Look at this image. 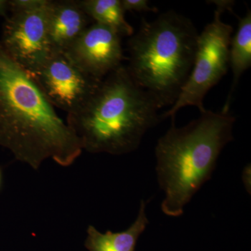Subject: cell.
<instances>
[{
	"label": "cell",
	"instance_id": "2e32d148",
	"mask_svg": "<svg viewBox=\"0 0 251 251\" xmlns=\"http://www.w3.org/2000/svg\"><path fill=\"white\" fill-rule=\"evenodd\" d=\"M9 15V0H0V16L6 18Z\"/></svg>",
	"mask_w": 251,
	"mask_h": 251
},
{
	"label": "cell",
	"instance_id": "8fae6325",
	"mask_svg": "<svg viewBox=\"0 0 251 251\" xmlns=\"http://www.w3.org/2000/svg\"><path fill=\"white\" fill-rule=\"evenodd\" d=\"M229 67L232 69L233 78L227 100L222 112H229L232 97L239 79L251 66V12L247 11L242 18H239V25L235 35L231 39L229 50Z\"/></svg>",
	"mask_w": 251,
	"mask_h": 251
},
{
	"label": "cell",
	"instance_id": "9c48e42d",
	"mask_svg": "<svg viewBox=\"0 0 251 251\" xmlns=\"http://www.w3.org/2000/svg\"><path fill=\"white\" fill-rule=\"evenodd\" d=\"M90 25L78 0H50L47 31L51 52H65Z\"/></svg>",
	"mask_w": 251,
	"mask_h": 251
},
{
	"label": "cell",
	"instance_id": "3957f363",
	"mask_svg": "<svg viewBox=\"0 0 251 251\" xmlns=\"http://www.w3.org/2000/svg\"><path fill=\"white\" fill-rule=\"evenodd\" d=\"M160 138L155 148L158 184L165 198L162 211L171 217L184 207L210 179L223 149L233 140L236 118L229 112L206 110L184 126L175 125Z\"/></svg>",
	"mask_w": 251,
	"mask_h": 251
},
{
	"label": "cell",
	"instance_id": "5bb4252c",
	"mask_svg": "<svg viewBox=\"0 0 251 251\" xmlns=\"http://www.w3.org/2000/svg\"><path fill=\"white\" fill-rule=\"evenodd\" d=\"M121 4L125 13L126 11L154 13L158 11L156 7H152L149 5L148 0H121Z\"/></svg>",
	"mask_w": 251,
	"mask_h": 251
},
{
	"label": "cell",
	"instance_id": "30bf717a",
	"mask_svg": "<svg viewBox=\"0 0 251 251\" xmlns=\"http://www.w3.org/2000/svg\"><path fill=\"white\" fill-rule=\"evenodd\" d=\"M146 203L140 201L139 211L134 223L125 231L101 233L93 226H89L85 247L89 251H135L138 238L149 224Z\"/></svg>",
	"mask_w": 251,
	"mask_h": 251
},
{
	"label": "cell",
	"instance_id": "52a82bcc",
	"mask_svg": "<svg viewBox=\"0 0 251 251\" xmlns=\"http://www.w3.org/2000/svg\"><path fill=\"white\" fill-rule=\"evenodd\" d=\"M50 2L41 9L11 14L3 23L0 42L10 57L29 74L52 53L47 31Z\"/></svg>",
	"mask_w": 251,
	"mask_h": 251
},
{
	"label": "cell",
	"instance_id": "e0dca14e",
	"mask_svg": "<svg viewBox=\"0 0 251 251\" xmlns=\"http://www.w3.org/2000/svg\"><path fill=\"white\" fill-rule=\"evenodd\" d=\"M1 184H2V171L0 168V189H1Z\"/></svg>",
	"mask_w": 251,
	"mask_h": 251
},
{
	"label": "cell",
	"instance_id": "7c38bea8",
	"mask_svg": "<svg viewBox=\"0 0 251 251\" xmlns=\"http://www.w3.org/2000/svg\"><path fill=\"white\" fill-rule=\"evenodd\" d=\"M82 10L91 21L112 29L120 37H130L133 27L125 18L121 0H78Z\"/></svg>",
	"mask_w": 251,
	"mask_h": 251
},
{
	"label": "cell",
	"instance_id": "4fadbf2b",
	"mask_svg": "<svg viewBox=\"0 0 251 251\" xmlns=\"http://www.w3.org/2000/svg\"><path fill=\"white\" fill-rule=\"evenodd\" d=\"M50 0H9L10 14L26 12L45 7Z\"/></svg>",
	"mask_w": 251,
	"mask_h": 251
},
{
	"label": "cell",
	"instance_id": "ba28073f",
	"mask_svg": "<svg viewBox=\"0 0 251 251\" xmlns=\"http://www.w3.org/2000/svg\"><path fill=\"white\" fill-rule=\"evenodd\" d=\"M66 55L80 70L98 81L122 66V38L108 27L92 23L68 49Z\"/></svg>",
	"mask_w": 251,
	"mask_h": 251
},
{
	"label": "cell",
	"instance_id": "277c9868",
	"mask_svg": "<svg viewBox=\"0 0 251 251\" xmlns=\"http://www.w3.org/2000/svg\"><path fill=\"white\" fill-rule=\"evenodd\" d=\"M199 33L191 20L174 11L154 21L142 18L128 41V73L161 108L173 106L189 78Z\"/></svg>",
	"mask_w": 251,
	"mask_h": 251
},
{
	"label": "cell",
	"instance_id": "9a60e30c",
	"mask_svg": "<svg viewBox=\"0 0 251 251\" xmlns=\"http://www.w3.org/2000/svg\"><path fill=\"white\" fill-rule=\"evenodd\" d=\"M243 182L245 185V187L247 189L248 192L251 193V166H248L244 168V171H243L242 175Z\"/></svg>",
	"mask_w": 251,
	"mask_h": 251
},
{
	"label": "cell",
	"instance_id": "8992f818",
	"mask_svg": "<svg viewBox=\"0 0 251 251\" xmlns=\"http://www.w3.org/2000/svg\"><path fill=\"white\" fill-rule=\"evenodd\" d=\"M29 75L52 106L67 115L80 110L102 81L89 76L61 52H52Z\"/></svg>",
	"mask_w": 251,
	"mask_h": 251
},
{
	"label": "cell",
	"instance_id": "6da1fadb",
	"mask_svg": "<svg viewBox=\"0 0 251 251\" xmlns=\"http://www.w3.org/2000/svg\"><path fill=\"white\" fill-rule=\"evenodd\" d=\"M0 146L35 171L50 158L72 166L83 151L77 135L1 42Z\"/></svg>",
	"mask_w": 251,
	"mask_h": 251
},
{
	"label": "cell",
	"instance_id": "5b68a950",
	"mask_svg": "<svg viewBox=\"0 0 251 251\" xmlns=\"http://www.w3.org/2000/svg\"><path fill=\"white\" fill-rule=\"evenodd\" d=\"M216 4L214 19L206 25L198 36L197 50L192 72L171 109L161 115L162 120L176 117V112L186 106H195L204 112V97L226 75L229 67V50L233 27L222 21L223 14L232 11L234 1H213Z\"/></svg>",
	"mask_w": 251,
	"mask_h": 251
},
{
	"label": "cell",
	"instance_id": "7a4b0ae2",
	"mask_svg": "<svg viewBox=\"0 0 251 251\" xmlns=\"http://www.w3.org/2000/svg\"><path fill=\"white\" fill-rule=\"evenodd\" d=\"M161 108L122 64L99 83L80 110L67 115L66 122L82 150L127 154L136 150L145 133L162 120Z\"/></svg>",
	"mask_w": 251,
	"mask_h": 251
}]
</instances>
